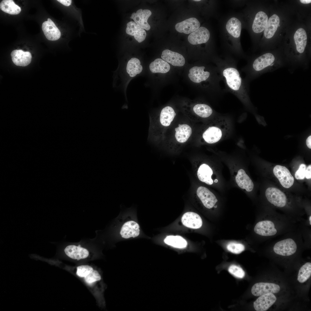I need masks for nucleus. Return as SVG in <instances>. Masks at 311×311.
Here are the masks:
<instances>
[{
  "label": "nucleus",
  "mask_w": 311,
  "mask_h": 311,
  "mask_svg": "<svg viewBox=\"0 0 311 311\" xmlns=\"http://www.w3.org/2000/svg\"><path fill=\"white\" fill-rule=\"evenodd\" d=\"M273 173L280 183L284 187L289 188L293 185L294 179L289 170L285 167L276 166L273 169Z\"/></svg>",
  "instance_id": "5"
},
{
  "label": "nucleus",
  "mask_w": 311,
  "mask_h": 311,
  "mask_svg": "<svg viewBox=\"0 0 311 311\" xmlns=\"http://www.w3.org/2000/svg\"><path fill=\"white\" fill-rule=\"evenodd\" d=\"M268 18L267 14L263 11H259L255 15L252 26L253 31L256 33L262 32L265 29L267 25Z\"/></svg>",
  "instance_id": "22"
},
{
  "label": "nucleus",
  "mask_w": 311,
  "mask_h": 311,
  "mask_svg": "<svg viewBox=\"0 0 311 311\" xmlns=\"http://www.w3.org/2000/svg\"><path fill=\"white\" fill-rule=\"evenodd\" d=\"M218 182V180L217 179H215L214 180V182L215 183H217Z\"/></svg>",
  "instance_id": "45"
},
{
  "label": "nucleus",
  "mask_w": 311,
  "mask_h": 311,
  "mask_svg": "<svg viewBox=\"0 0 311 311\" xmlns=\"http://www.w3.org/2000/svg\"><path fill=\"white\" fill-rule=\"evenodd\" d=\"M222 133L221 129L215 126L209 127L203 133L202 137L205 141L209 144L216 143L219 141L222 137Z\"/></svg>",
  "instance_id": "24"
},
{
  "label": "nucleus",
  "mask_w": 311,
  "mask_h": 311,
  "mask_svg": "<svg viewBox=\"0 0 311 311\" xmlns=\"http://www.w3.org/2000/svg\"><path fill=\"white\" fill-rule=\"evenodd\" d=\"M306 143L307 146L309 148L311 149V136H309L307 139Z\"/></svg>",
  "instance_id": "42"
},
{
  "label": "nucleus",
  "mask_w": 311,
  "mask_h": 311,
  "mask_svg": "<svg viewBox=\"0 0 311 311\" xmlns=\"http://www.w3.org/2000/svg\"><path fill=\"white\" fill-rule=\"evenodd\" d=\"M151 14V12L149 10L140 9L136 13H132L130 18L133 19L139 26L148 31L150 29V26L147 22V20Z\"/></svg>",
  "instance_id": "13"
},
{
  "label": "nucleus",
  "mask_w": 311,
  "mask_h": 311,
  "mask_svg": "<svg viewBox=\"0 0 311 311\" xmlns=\"http://www.w3.org/2000/svg\"><path fill=\"white\" fill-rule=\"evenodd\" d=\"M228 270L230 274L238 278H242L245 276V273L243 269L236 265H231Z\"/></svg>",
  "instance_id": "38"
},
{
  "label": "nucleus",
  "mask_w": 311,
  "mask_h": 311,
  "mask_svg": "<svg viewBox=\"0 0 311 311\" xmlns=\"http://www.w3.org/2000/svg\"><path fill=\"white\" fill-rule=\"evenodd\" d=\"M126 69L130 76L133 77L141 72L143 67L141 65L139 60L136 58H133L128 61Z\"/></svg>",
  "instance_id": "31"
},
{
  "label": "nucleus",
  "mask_w": 311,
  "mask_h": 311,
  "mask_svg": "<svg viewBox=\"0 0 311 311\" xmlns=\"http://www.w3.org/2000/svg\"><path fill=\"white\" fill-rule=\"evenodd\" d=\"M276 300V298L273 293L261 295L254 302V308L257 311H266L274 304Z\"/></svg>",
  "instance_id": "10"
},
{
  "label": "nucleus",
  "mask_w": 311,
  "mask_h": 311,
  "mask_svg": "<svg viewBox=\"0 0 311 311\" xmlns=\"http://www.w3.org/2000/svg\"><path fill=\"white\" fill-rule=\"evenodd\" d=\"M226 29L228 33L233 37L238 38L240 35L241 24L236 18L232 17L230 19L226 25Z\"/></svg>",
  "instance_id": "27"
},
{
  "label": "nucleus",
  "mask_w": 311,
  "mask_h": 311,
  "mask_svg": "<svg viewBox=\"0 0 311 311\" xmlns=\"http://www.w3.org/2000/svg\"><path fill=\"white\" fill-rule=\"evenodd\" d=\"M194 1H201V0H194Z\"/></svg>",
  "instance_id": "46"
},
{
  "label": "nucleus",
  "mask_w": 311,
  "mask_h": 311,
  "mask_svg": "<svg viewBox=\"0 0 311 311\" xmlns=\"http://www.w3.org/2000/svg\"><path fill=\"white\" fill-rule=\"evenodd\" d=\"M294 39L297 52L300 54L303 53L307 41V35L305 30L302 28L298 29L295 33Z\"/></svg>",
  "instance_id": "23"
},
{
  "label": "nucleus",
  "mask_w": 311,
  "mask_h": 311,
  "mask_svg": "<svg viewBox=\"0 0 311 311\" xmlns=\"http://www.w3.org/2000/svg\"><path fill=\"white\" fill-rule=\"evenodd\" d=\"M149 67L151 71L154 73H166L170 69L169 64L161 58L156 59L150 64Z\"/></svg>",
  "instance_id": "28"
},
{
  "label": "nucleus",
  "mask_w": 311,
  "mask_h": 311,
  "mask_svg": "<svg viewBox=\"0 0 311 311\" xmlns=\"http://www.w3.org/2000/svg\"><path fill=\"white\" fill-rule=\"evenodd\" d=\"M84 278L85 281L90 285L101 279V276L99 272L94 270Z\"/></svg>",
  "instance_id": "35"
},
{
  "label": "nucleus",
  "mask_w": 311,
  "mask_h": 311,
  "mask_svg": "<svg viewBox=\"0 0 311 311\" xmlns=\"http://www.w3.org/2000/svg\"><path fill=\"white\" fill-rule=\"evenodd\" d=\"M196 194L203 205L206 208H212L217 202L215 195L206 187L200 186L196 190Z\"/></svg>",
  "instance_id": "6"
},
{
  "label": "nucleus",
  "mask_w": 311,
  "mask_h": 311,
  "mask_svg": "<svg viewBox=\"0 0 311 311\" xmlns=\"http://www.w3.org/2000/svg\"><path fill=\"white\" fill-rule=\"evenodd\" d=\"M200 25L198 20L195 18L192 17L177 23L175 29L179 32L188 34L198 29Z\"/></svg>",
  "instance_id": "11"
},
{
  "label": "nucleus",
  "mask_w": 311,
  "mask_h": 311,
  "mask_svg": "<svg viewBox=\"0 0 311 311\" xmlns=\"http://www.w3.org/2000/svg\"><path fill=\"white\" fill-rule=\"evenodd\" d=\"M227 248L228 251L232 253L238 254L244 250L245 247L240 243L231 242L227 245Z\"/></svg>",
  "instance_id": "37"
},
{
  "label": "nucleus",
  "mask_w": 311,
  "mask_h": 311,
  "mask_svg": "<svg viewBox=\"0 0 311 311\" xmlns=\"http://www.w3.org/2000/svg\"><path fill=\"white\" fill-rule=\"evenodd\" d=\"M193 110L197 115L204 118L209 117L213 113L212 108L208 105L205 104H197L194 106Z\"/></svg>",
  "instance_id": "33"
},
{
  "label": "nucleus",
  "mask_w": 311,
  "mask_h": 311,
  "mask_svg": "<svg viewBox=\"0 0 311 311\" xmlns=\"http://www.w3.org/2000/svg\"><path fill=\"white\" fill-rule=\"evenodd\" d=\"M161 58L164 61L175 66L181 67L185 63V59L181 54L166 49L163 51Z\"/></svg>",
  "instance_id": "16"
},
{
  "label": "nucleus",
  "mask_w": 311,
  "mask_h": 311,
  "mask_svg": "<svg viewBox=\"0 0 311 311\" xmlns=\"http://www.w3.org/2000/svg\"><path fill=\"white\" fill-rule=\"evenodd\" d=\"M311 215H310V216L309 218V221L310 224V225H311Z\"/></svg>",
  "instance_id": "44"
},
{
  "label": "nucleus",
  "mask_w": 311,
  "mask_h": 311,
  "mask_svg": "<svg viewBox=\"0 0 311 311\" xmlns=\"http://www.w3.org/2000/svg\"><path fill=\"white\" fill-rule=\"evenodd\" d=\"M176 115L173 109L170 106H166L162 110L160 116L161 124L163 126H168L171 123Z\"/></svg>",
  "instance_id": "29"
},
{
  "label": "nucleus",
  "mask_w": 311,
  "mask_h": 311,
  "mask_svg": "<svg viewBox=\"0 0 311 311\" xmlns=\"http://www.w3.org/2000/svg\"><path fill=\"white\" fill-rule=\"evenodd\" d=\"M295 240L287 238L278 241L274 246L273 250L276 254L282 256H289L294 254L297 250Z\"/></svg>",
  "instance_id": "3"
},
{
  "label": "nucleus",
  "mask_w": 311,
  "mask_h": 311,
  "mask_svg": "<svg viewBox=\"0 0 311 311\" xmlns=\"http://www.w3.org/2000/svg\"><path fill=\"white\" fill-rule=\"evenodd\" d=\"M217 67L224 83L225 92L234 94L250 106L249 84L242 77L236 66L227 62L219 63Z\"/></svg>",
  "instance_id": "1"
},
{
  "label": "nucleus",
  "mask_w": 311,
  "mask_h": 311,
  "mask_svg": "<svg viewBox=\"0 0 311 311\" xmlns=\"http://www.w3.org/2000/svg\"><path fill=\"white\" fill-rule=\"evenodd\" d=\"M181 221L185 226L193 229L199 228L202 224L200 216L197 213L192 212L184 213L182 217Z\"/></svg>",
  "instance_id": "18"
},
{
  "label": "nucleus",
  "mask_w": 311,
  "mask_h": 311,
  "mask_svg": "<svg viewBox=\"0 0 311 311\" xmlns=\"http://www.w3.org/2000/svg\"><path fill=\"white\" fill-rule=\"evenodd\" d=\"M57 1L63 5L67 6L70 5L71 3V0H57Z\"/></svg>",
  "instance_id": "41"
},
{
  "label": "nucleus",
  "mask_w": 311,
  "mask_h": 311,
  "mask_svg": "<svg viewBox=\"0 0 311 311\" xmlns=\"http://www.w3.org/2000/svg\"><path fill=\"white\" fill-rule=\"evenodd\" d=\"M280 22L279 18L276 14H274L269 18L264 32V35L266 38L270 39L273 37L279 24Z\"/></svg>",
  "instance_id": "25"
},
{
  "label": "nucleus",
  "mask_w": 311,
  "mask_h": 311,
  "mask_svg": "<svg viewBox=\"0 0 311 311\" xmlns=\"http://www.w3.org/2000/svg\"><path fill=\"white\" fill-rule=\"evenodd\" d=\"M164 241L166 244L174 247L183 248L187 245L186 240L179 236H167L164 239Z\"/></svg>",
  "instance_id": "32"
},
{
  "label": "nucleus",
  "mask_w": 311,
  "mask_h": 311,
  "mask_svg": "<svg viewBox=\"0 0 311 311\" xmlns=\"http://www.w3.org/2000/svg\"><path fill=\"white\" fill-rule=\"evenodd\" d=\"M210 37V33L208 29L202 26L190 33L188 36V40L192 45L200 44L206 42Z\"/></svg>",
  "instance_id": "12"
},
{
  "label": "nucleus",
  "mask_w": 311,
  "mask_h": 311,
  "mask_svg": "<svg viewBox=\"0 0 311 311\" xmlns=\"http://www.w3.org/2000/svg\"><path fill=\"white\" fill-rule=\"evenodd\" d=\"M65 254L71 259L77 260L85 259L89 255V251L80 245L71 244L67 246L64 249Z\"/></svg>",
  "instance_id": "8"
},
{
  "label": "nucleus",
  "mask_w": 311,
  "mask_h": 311,
  "mask_svg": "<svg viewBox=\"0 0 311 311\" xmlns=\"http://www.w3.org/2000/svg\"><path fill=\"white\" fill-rule=\"evenodd\" d=\"M140 226L136 222L130 221L125 222L122 226L120 234L122 237L126 239L138 236L140 234Z\"/></svg>",
  "instance_id": "17"
},
{
  "label": "nucleus",
  "mask_w": 311,
  "mask_h": 311,
  "mask_svg": "<svg viewBox=\"0 0 311 311\" xmlns=\"http://www.w3.org/2000/svg\"><path fill=\"white\" fill-rule=\"evenodd\" d=\"M42 29L46 37L49 40H56L60 37V30L50 18L43 23Z\"/></svg>",
  "instance_id": "14"
},
{
  "label": "nucleus",
  "mask_w": 311,
  "mask_h": 311,
  "mask_svg": "<svg viewBox=\"0 0 311 311\" xmlns=\"http://www.w3.org/2000/svg\"><path fill=\"white\" fill-rule=\"evenodd\" d=\"M94 270L88 265H81L77 267L76 274L80 277L84 278Z\"/></svg>",
  "instance_id": "36"
},
{
  "label": "nucleus",
  "mask_w": 311,
  "mask_h": 311,
  "mask_svg": "<svg viewBox=\"0 0 311 311\" xmlns=\"http://www.w3.org/2000/svg\"><path fill=\"white\" fill-rule=\"evenodd\" d=\"M306 166L304 164H301L299 169L295 173V177L297 179H303L305 177Z\"/></svg>",
  "instance_id": "39"
},
{
  "label": "nucleus",
  "mask_w": 311,
  "mask_h": 311,
  "mask_svg": "<svg viewBox=\"0 0 311 311\" xmlns=\"http://www.w3.org/2000/svg\"><path fill=\"white\" fill-rule=\"evenodd\" d=\"M280 290V286L272 283L260 282L255 284L252 287L251 292L256 296L270 293H278Z\"/></svg>",
  "instance_id": "7"
},
{
  "label": "nucleus",
  "mask_w": 311,
  "mask_h": 311,
  "mask_svg": "<svg viewBox=\"0 0 311 311\" xmlns=\"http://www.w3.org/2000/svg\"><path fill=\"white\" fill-rule=\"evenodd\" d=\"M311 275V263L307 262L300 268L297 276L298 281L301 283L306 282Z\"/></svg>",
  "instance_id": "34"
},
{
  "label": "nucleus",
  "mask_w": 311,
  "mask_h": 311,
  "mask_svg": "<svg viewBox=\"0 0 311 311\" xmlns=\"http://www.w3.org/2000/svg\"><path fill=\"white\" fill-rule=\"evenodd\" d=\"M13 63L18 66L25 67L31 62L32 56L29 52H24L20 50H14L11 54Z\"/></svg>",
  "instance_id": "15"
},
{
  "label": "nucleus",
  "mask_w": 311,
  "mask_h": 311,
  "mask_svg": "<svg viewBox=\"0 0 311 311\" xmlns=\"http://www.w3.org/2000/svg\"><path fill=\"white\" fill-rule=\"evenodd\" d=\"M268 200L271 204L278 207H283L287 203L285 194L279 189L272 187L268 188L265 192Z\"/></svg>",
  "instance_id": "4"
},
{
  "label": "nucleus",
  "mask_w": 311,
  "mask_h": 311,
  "mask_svg": "<svg viewBox=\"0 0 311 311\" xmlns=\"http://www.w3.org/2000/svg\"><path fill=\"white\" fill-rule=\"evenodd\" d=\"M175 137L177 140L181 143L186 142L190 136L192 130L191 127L186 124L179 125L175 129Z\"/></svg>",
  "instance_id": "26"
},
{
  "label": "nucleus",
  "mask_w": 311,
  "mask_h": 311,
  "mask_svg": "<svg viewBox=\"0 0 311 311\" xmlns=\"http://www.w3.org/2000/svg\"><path fill=\"white\" fill-rule=\"evenodd\" d=\"M236 182L239 187L250 192L253 189L254 184L245 171L241 169L239 170L235 177Z\"/></svg>",
  "instance_id": "21"
},
{
  "label": "nucleus",
  "mask_w": 311,
  "mask_h": 311,
  "mask_svg": "<svg viewBox=\"0 0 311 311\" xmlns=\"http://www.w3.org/2000/svg\"><path fill=\"white\" fill-rule=\"evenodd\" d=\"M281 66V64L276 61L274 54L268 52L257 58L251 65L243 68L241 71L244 73V78L249 84L263 74L274 71Z\"/></svg>",
  "instance_id": "2"
},
{
  "label": "nucleus",
  "mask_w": 311,
  "mask_h": 311,
  "mask_svg": "<svg viewBox=\"0 0 311 311\" xmlns=\"http://www.w3.org/2000/svg\"><path fill=\"white\" fill-rule=\"evenodd\" d=\"M213 171L207 164L204 163L200 165L196 171V176L201 181L208 185H212L213 183L211 176Z\"/></svg>",
  "instance_id": "19"
},
{
  "label": "nucleus",
  "mask_w": 311,
  "mask_h": 311,
  "mask_svg": "<svg viewBox=\"0 0 311 311\" xmlns=\"http://www.w3.org/2000/svg\"><path fill=\"white\" fill-rule=\"evenodd\" d=\"M126 32L128 35L134 36L135 39L139 43L143 41L146 36L145 31L132 21L127 23Z\"/></svg>",
  "instance_id": "20"
},
{
  "label": "nucleus",
  "mask_w": 311,
  "mask_h": 311,
  "mask_svg": "<svg viewBox=\"0 0 311 311\" xmlns=\"http://www.w3.org/2000/svg\"><path fill=\"white\" fill-rule=\"evenodd\" d=\"M0 8L4 12L12 15L18 14L21 11L20 7L12 0H2L0 3Z\"/></svg>",
  "instance_id": "30"
},
{
  "label": "nucleus",
  "mask_w": 311,
  "mask_h": 311,
  "mask_svg": "<svg viewBox=\"0 0 311 311\" xmlns=\"http://www.w3.org/2000/svg\"><path fill=\"white\" fill-rule=\"evenodd\" d=\"M305 177L307 179H310L311 178V165H309L306 168L305 171Z\"/></svg>",
  "instance_id": "40"
},
{
  "label": "nucleus",
  "mask_w": 311,
  "mask_h": 311,
  "mask_svg": "<svg viewBox=\"0 0 311 311\" xmlns=\"http://www.w3.org/2000/svg\"><path fill=\"white\" fill-rule=\"evenodd\" d=\"M300 1L301 3L304 4H308L311 2L310 0H300Z\"/></svg>",
  "instance_id": "43"
},
{
  "label": "nucleus",
  "mask_w": 311,
  "mask_h": 311,
  "mask_svg": "<svg viewBox=\"0 0 311 311\" xmlns=\"http://www.w3.org/2000/svg\"><path fill=\"white\" fill-rule=\"evenodd\" d=\"M254 230L257 234L265 236H274L277 232L274 223L270 220H264L258 222L255 225Z\"/></svg>",
  "instance_id": "9"
},
{
  "label": "nucleus",
  "mask_w": 311,
  "mask_h": 311,
  "mask_svg": "<svg viewBox=\"0 0 311 311\" xmlns=\"http://www.w3.org/2000/svg\"><path fill=\"white\" fill-rule=\"evenodd\" d=\"M280 26V25L279 24V25H278V26Z\"/></svg>",
  "instance_id": "47"
}]
</instances>
